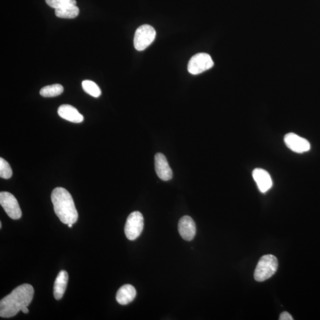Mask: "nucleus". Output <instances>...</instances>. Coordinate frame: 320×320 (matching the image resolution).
I'll use <instances>...</instances> for the list:
<instances>
[{
  "mask_svg": "<svg viewBox=\"0 0 320 320\" xmlns=\"http://www.w3.org/2000/svg\"><path fill=\"white\" fill-rule=\"evenodd\" d=\"M284 141L289 148L296 153H304L310 149V142L294 133L287 134L284 137Z\"/></svg>",
  "mask_w": 320,
  "mask_h": 320,
  "instance_id": "nucleus-8",
  "label": "nucleus"
},
{
  "mask_svg": "<svg viewBox=\"0 0 320 320\" xmlns=\"http://www.w3.org/2000/svg\"><path fill=\"white\" fill-rule=\"evenodd\" d=\"M137 291L133 285L126 284L119 288L116 299L122 306L128 305L136 297Z\"/></svg>",
  "mask_w": 320,
  "mask_h": 320,
  "instance_id": "nucleus-13",
  "label": "nucleus"
},
{
  "mask_svg": "<svg viewBox=\"0 0 320 320\" xmlns=\"http://www.w3.org/2000/svg\"><path fill=\"white\" fill-rule=\"evenodd\" d=\"M214 61L209 54L199 53L193 56L187 65L188 71L197 75L205 72L214 66Z\"/></svg>",
  "mask_w": 320,
  "mask_h": 320,
  "instance_id": "nucleus-6",
  "label": "nucleus"
},
{
  "mask_svg": "<svg viewBox=\"0 0 320 320\" xmlns=\"http://www.w3.org/2000/svg\"><path fill=\"white\" fill-rule=\"evenodd\" d=\"M253 177L261 192L266 193L272 187L273 183L271 177L265 170L254 169Z\"/></svg>",
  "mask_w": 320,
  "mask_h": 320,
  "instance_id": "nucleus-11",
  "label": "nucleus"
},
{
  "mask_svg": "<svg viewBox=\"0 0 320 320\" xmlns=\"http://www.w3.org/2000/svg\"><path fill=\"white\" fill-rule=\"evenodd\" d=\"M0 204L10 218L15 220L22 217V213L18 201L10 193H0Z\"/></svg>",
  "mask_w": 320,
  "mask_h": 320,
  "instance_id": "nucleus-7",
  "label": "nucleus"
},
{
  "mask_svg": "<svg viewBox=\"0 0 320 320\" xmlns=\"http://www.w3.org/2000/svg\"><path fill=\"white\" fill-rule=\"evenodd\" d=\"M2 228V222H0V229Z\"/></svg>",
  "mask_w": 320,
  "mask_h": 320,
  "instance_id": "nucleus-23",
  "label": "nucleus"
},
{
  "mask_svg": "<svg viewBox=\"0 0 320 320\" xmlns=\"http://www.w3.org/2000/svg\"><path fill=\"white\" fill-rule=\"evenodd\" d=\"M156 36L153 27L148 25H142L137 29L134 39V47L137 51H144L151 45Z\"/></svg>",
  "mask_w": 320,
  "mask_h": 320,
  "instance_id": "nucleus-4",
  "label": "nucleus"
},
{
  "mask_svg": "<svg viewBox=\"0 0 320 320\" xmlns=\"http://www.w3.org/2000/svg\"><path fill=\"white\" fill-rule=\"evenodd\" d=\"M22 311L24 314H28L29 313V310H28V308H27V307H25L24 308H23Z\"/></svg>",
  "mask_w": 320,
  "mask_h": 320,
  "instance_id": "nucleus-21",
  "label": "nucleus"
},
{
  "mask_svg": "<svg viewBox=\"0 0 320 320\" xmlns=\"http://www.w3.org/2000/svg\"><path fill=\"white\" fill-rule=\"evenodd\" d=\"M68 281V272L61 271L58 275L53 286V296L57 300H60L63 297L67 287Z\"/></svg>",
  "mask_w": 320,
  "mask_h": 320,
  "instance_id": "nucleus-14",
  "label": "nucleus"
},
{
  "mask_svg": "<svg viewBox=\"0 0 320 320\" xmlns=\"http://www.w3.org/2000/svg\"><path fill=\"white\" fill-rule=\"evenodd\" d=\"M82 87L85 92L94 98H99L102 94L101 90L95 82L90 80H84L82 83Z\"/></svg>",
  "mask_w": 320,
  "mask_h": 320,
  "instance_id": "nucleus-17",
  "label": "nucleus"
},
{
  "mask_svg": "<svg viewBox=\"0 0 320 320\" xmlns=\"http://www.w3.org/2000/svg\"><path fill=\"white\" fill-rule=\"evenodd\" d=\"M278 268L277 258L272 254H267L261 258L254 271V279L257 282H263L271 277Z\"/></svg>",
  "mask_w": 320,
  "mask_h": 320,
  "instance_id": "nucleus-3",
  "label": "nucleus"
},
{
  "mask_svg": "<svg viewBox=\"0 0 320 320\" xmlns=\"http://www.w3.org/2000/svg\"><path fill=\"white\" fill-rule=\"evenodd\" d=\"M154 163L157 175L159 178L163 181H168L173 177L172 170L170 167L166 157L163 154L159 153L154 157Z\"/></svg>",
  "mask_w": 320,
  "mask_h": 320,
  "instance_id": "nucleus-9",
  "label": "nucleus"
},
{
  "mask_svg": "<svg viewBox=\"0 0 320 320\" xmlns=\"http://www.w3.org/2000/svg\"><path fill=\"white\" fill-rule=\"evenodd\" d=\"M45 2L49 6L55 9L69 6H76L77 3L76 0H45Z\"/></svg>",
  "mask_w": 320,
  "mask_h": 320,
  "instance_id": "nucleus-18",
  "label": "nucleus"
},
{
  "mask_svg": "<svg viewBox=\"0 0 320 320\" xmlns=\"http://www.w3.org/2000/svg\"><path fill=\"white\" fill-rule=\"evenodd\" d=\"M54 211L60 221L65 223L74 224L78 219V212L74 200L69 192L63 187L54 189L51 194Z\"/></svg>",
  "mask_w": 320,
  "mask_h": 320,
  "instance_id": "nucleus-2",
  "label": "nucleus"
},
{
  "mask_svg": "<svg viewBox=\"0 0 320 320\" xmlns=\"http://www.w3.org/2000/svg\"><path fill=\"white\" fill-rule=\"evenodd\" d=\"M280 320H293L294 318H292V315L288 313V312H283L282 314H280Z\"/></svg>",
  "mask_w": 320,
  "mask_h": 320,
  "instance_id": "nucleus-20",
  "label": "nucleus"
},
{
  "mask_svg": "<svg viewBox=\"0 0 320 320\" xmlns=\"http://www.w3.org/2000/svg\"><path fill=\"white\" fill-rule=\"evenodd\" d=\"M58 114L62 118L73 123H81L84 121V117L79 112L76 108L69 105H63L58 109Z\"/></svg>",
  "mask_w": 320,
  "mask_h": 320,
  "instance_id": "nucleus-12",
  "label": "nucleus"
},
{
  "mask_svg": "<svg viewBox=\"0 0 320 320\" xmlns=\"http://www.w3.org/2000/svg\"><path fill=\"white\" fill-rule=\"evenodd\" d=\"M72 223H69V224H68V227H69V228H71V227H72Z\"/></svg>",
  "mask_w": 320,
  "mask_h": 320,
  "instance_id": "nucleus-22",
  "label": "nucleus"
},
{
  "mask_svg": "<svg viewBox=\"0 0 320 320\" xmlns=\"http://www.w3.org/2000/svg\"><path fill=\"white\" fill-rule=\"evenodd\" d=\"M178 230L180 236L184 240L192 241L196 233V227L194 219L187 215L181 218L178 223Z\"/></svg>",
  "mask_w": 320,
  "mask_h": 320,
  "instance_id": "nucleus-10",
  "label": "nucleus"
},
{
  "mask_svg": "<svg viewBox=\"0 0 320 320\" xmlns=\"http://www.w3.org/2000/svg\"><path fill=\"white\" fill-rule=\"evenodd\" d=\"M63 91V86L61 84H55L42 88L40 95L45 98H52L61 95Z\"/></svg>",
  "mask_w": 320,
  "mask_h": 320,
  "instance_id": "nucleus-16",
  "label": "nucleus"
},
{
  "mask_svg": "<svg viewBox=\"0 0 320 320\" xmlns=\"http://www.w3.org/2000/svg\"><path fill=\"white\" fill-rule=\"evenodd\" d=\"M12 175V169L9 163L2 157L0 158V177L3 179H9Z\"/></svg>",
  "mask_w": 320,
  "mask_h": 320,
  "instance_id": "nucleus-19",
  "label": "nucleus"
},
{
  "mask_svg": "<svg viewBox=\"0 0 320 320\" xmlns=\"http://www.w3.org/2000/svg\"><path fill=\"white\" fill-rule=\"evenodd\" d=\"M34 292L33 287L30 284H25L15 288L0 302V316L3 318L14 317L32 302Z\"/></svg>",
  "mask_w": 320,
  "mask_h": 320,
  "instance_id": "nucleus-1",
  "label": "nucleus"
},
{
  "mask_svg": "<svg viewBox=\"0 0 320 320\" xmlns=\"http://www.w3.org/2000/svg\"><path fill=\"white\" fill-rule=\"evenodd\" d=\"M80 10L76 6H69L55 9V15L62 18H74L78 16Z\"/></svg>",
  "mask_w": 320,
  "mask_h": 320,
  "instance_id": "nucleus-15",
  "label": "nucleus"
},
{
  "mask_svg": "<svg viewBox=\"0 0 320 320\" xmlns=\"http://www.w3.org/2000/svg\"><path fill=\"white\" fill-rule=\"evenodd\" d=\"M143 215L139 211H135L129 216L125 223V233L129 240H135L140 236L144 229Z\"/></svg>",
  "mask_w": 320,
  "mask_h": 320,
  "instance_id": "nucleus-5",
  "label": "nucleus"
}]
</instances>
